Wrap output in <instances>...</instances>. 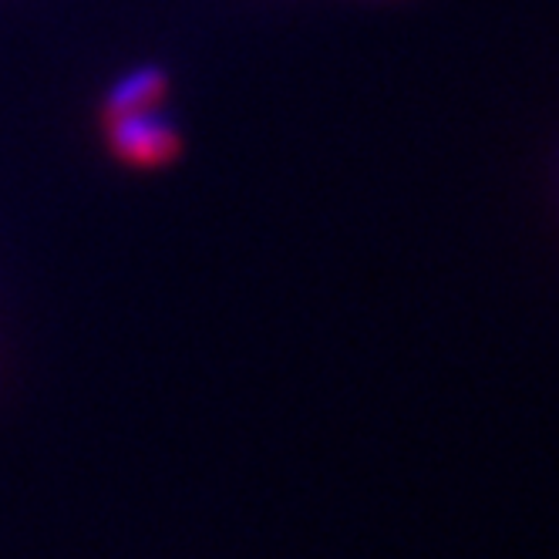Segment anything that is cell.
I'll return each mask as SVG.
<instances>
[{"instance_id":"cell-1","label":"cell","mask_w":559,"mask_h":559,"mask_svg":"<svg viewBox=\"0 0 559 559\" xmlns=\"http://www.w3.org/2000/svg\"><path fill=\"white\" fill-rule=\"evenodd\" d=\"M166 98V78L158 68L129 74L108 98L105 126L111 148L132 166H163L179 152V132L158 108Z\"/></svg>"}]
</instances>
